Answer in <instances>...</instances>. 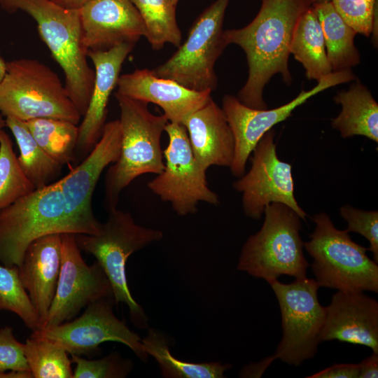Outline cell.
<instances>
[{
  "label": "cell",
  "instance_id": "cell-1",
  "mask_svg": "<svg viewBox=\"0 0 378 378\" xmlns=\"http://www.w3.org/2000/svg\"><path fill=\"white\" fill-rule=\"evenodd\" d=\"M312 4L311 0H261L260 8L249 24L224 31L226 43L240 46L247 59L248 76L237 97L241 103L252 108H267L263 90L276 74L291 84L288 57L293 30Z\"/></svg>",
  "mask_w": 378,
  "mask_h": 378
},
{
  "label": "cell",
  "instance_id": "cell-2",
  "mask_svg": "<svg viewBox=\"0 0 378 378\" xmlns=\"http://www.w3.org/2000/svg\"><path fill=\"white\" fill-rule=\"evenodd\" d=\"M101 224L73 207L59 180L36 188L0 210V264L18 267L29 245L44 235L95 234Z\"/></svg>",
  "mask_w": 378,
  "mask_h": 378
},
{
  "label": "cell",
  "instance_id": "cell-3",
  "mask_svg": "<svg viewBox=\"0 0 378 378\" xmlns=\"http://www.w3.org/2000/svg\"><path fill=\"white\" fill-rule=\"evenodd\" d=\"M9 13L21 10L37 24L40 37L62 68L69 97L83 117L94 82V70L88 62L83 44L80 10L64 8L50 0H0Z\"/></svg>",
  "mask_w": 378,
  "mask_h": 378
},
{
  "label": "cell",
  "instance_id": "cell-4",
  "mask_svg": "<svg viewBox=\"0 0 378 378\" xmlns=\"http://www.w3.org/2000/svg\"><path fill=\"white\" fill-rule=\"evenodd\" d=\"M120 110L121 146L119 158L107 171L105 203L108 210L117 207L120 192L135 178L146 174H159L164 167L161 136L169 122L153 114L148 104L115 94Z\"/></svg>",
  "mask_w": 378,
  "mask_h": 378
},
{
  "label": "cell",
  "instance_id": "cell-5",
  "mask_svg": "<svg viewBox=\"0 0 378 378\" xmlns=\"http://www.w3.org/2000/svg\"><path fill=\"white\" fill-rule=\"evenodd\" d=\"M163 236L161 230L137 224L130 212L117 207L108 210L107 220L101 224L97 234H75L80 251L94 255L104 270L115 302L127 305L132 322L141 329L148 328V318L130 293L126 264L132 254L160 241Z\"/></svg>",
  "mask_w": 378,
  "mask_h": 378
},
{
  "label": "cell",
  "instance_id": "cell-6",
  "mask_svg": "<svg viewBox=\"0 0 378 378\" xmlns=\"http://www.w3.org/2000/svg\"><path fill=\"white\" fill-rule=\"evenodd\" d=\"M264 214L260 230L244 243L237 269L268 283L281 275L306 277L309 263L300 234L302 218L279 202L267 205Z\"/></svg>",
  "mask_w": 378,
  "mask_h": 378
},
{
  "label": "cell",
  "instance_id": "cell-7",
  "mask_svg": "<svg viewBox=\"0 0 378 378\" xmlns=\"http://www.w3.org/2000/svg\"><path fill=\"white\" fill-rule=\"evenodd\" d=\"M0 113L24 122L48 118L77 125L82 118L58 75L36 59L6 62L0 83Z\"/></svg>",
  "mask_w": 378,
  "mask_h": 378
},
{
  "label": "cell",
  "instance_id": "cell-8",
  "mask_svg": "<svg viewBox=\"0 0 378 378\" xmlns=\"http://www.w3.org/2000/svg\"><path fill=\"white\" fill-rule=\"evenodd\" d=\"M316 224L304 248L312 258V268L321 287L342 291L378 292V265L368 248L355 241L345 230L336 228L323 212L315 214Z\"/></svg>",
  "mask_w": 378,
  "mask_h": 378
},
{
  "label": "cell",
  "instance_id": "cell-9",
  "mask_svg": "<svg viewBox=\"0 0 378 378\" xmlns=\"http://www.w3.org/2000/svg\"><path fill=\"white\" fill-rule=\"evenodd\" d=\"M230 1L216 0L206 8L192 24L185 42L152 72L189 89L214 90L218 85L214 65L227 46L223 24Z\"/></svg>",
  "mask_w": 378,
  "mask_h": 378
},
{
  "label": "cell",
  "instance_id": "cell-10",
  "mask_svg": "<svg viewBox=\"0 0 378 378\" xmlns=\"http://www.w3.org/2000/svg\"><path fill=\"white\" fill-rule=\"evenodd\" d=\"M279 302L283 336L272 356L300 366L317 352L326 308L318 300L319 286L307 276L291 284L277 279L269 282Z\"/></svg>",
  "mask_w": 378,
  "mask_h": 378
},
{
  "label": "cell",
  "instance_id": "cell-11",
  "mask_svg": "<svg viewBox=\"0 0 378 378\" xmlns=\"http://www.w3.org/2000/svg\"><path fill=\"white\" fill-rule=\"evenodd\" d=\"M164 132L169 137L168 146L163 151L164 167L148 183L150 190L169 203L181 216L195 214L200 202L218 204V195L209 188L206 170L194 157L186 127L169 122Z\"/></svg>",
  "mask_w": 378,
  "mask_h": 378
},
{
  "label": "cell",
  "instance_id": "cell-12",
  "mask_svg": "<svg viewBox=\"0 0 378 378\" xmlns=\"http://www.w3.org/2000/svg\"><path fill=\"white\" fill-rule=\"evenodd\" d=\"M355 78L351 69L332 71L322 77L312 89L302 90L292 101L272 109L252 108L241 103L233 95H225L222 109L234 139V158L230 167L231 173L239 178L246 172L248 159L262 136L276 124L290 117L295 108L328 88Z\"/></svg>",
  "mask_w": 378,
  "mask_h": 378
},
{
  "label": "cell",
  "instance_id": "cell-13",
  "mask_svg": "<svg viewBox=\"0 0 378 378\" xmlns=\"http://www.w3.org/2000/svg\"><path fill=\"white\" fill-rule=\"evenodd\" d=\"M274 136L271 129L262 136L252 152L250 169L233 183V188L242 193L243 210L248 218L260 219L267 205L279 202L305 220L307 214L294 196L292 165L278 158Z\"/></svg>",
  "mask_w": 378,
  "mask_h": 378
},
{
  "label": "cell",
  "instance_id": "cell-14",
  "mask_svg": "<svg viewBox=\"0 0 378 378\" xmlns=\"http://www.w3.org/2000/svg\"><path fill=\"white\" fill-rule=\"evenodd\" d=\"M114 302L113 295L102 298L88 304L79 317L33 332L55 341L71 355L95 356L100 351L101 344L117 342L146 361L148 356L143 349L141 339L115 315Z\"/></svg>",
  "mask_w": 378,
  "mask_h": 378
},
{
  "label": "cell",
  "instance_id": "cell-15",
  "mask_svg": "<svg viewBox=\"0 0 378 378\" xmlns=\"http://www.w3.org/2000/svg\"><path fill=\"white\" fill-rule=\"evenodd\" d=\"M62 262L55 296L39 329L72 320L90 303L113 295L110 281L96 261L88 265L81 255L74 234H61Z\"/></svg>",
  "mask_w": 378,
  "mask_h": 378
},
{
  "label": "cell",
  "instance_id": "cell-16",
  "mask_svg": "<svg viewBox=\"0 0 378 378\" xmlns=\"http://www.w3.org/2000/svg\"><path fill=\"white\" fill-rule=\"evenodd\" d=\"M83 44L88 50H107L146 36L143 19L130 0H88L80 9Z\"/></svg>",
  "mask_w": 378,
  "mask_h": 378
},
{
  "label": "cell",
  "instance_id": "cell-17",
  "mask_svg": "<svg viewBox=\"0 0 378 378\" xmlns=\"http://www.w3.org/2000/svg\"><path fill=\"white\" fill-rule=\"evenodd\" d=\"M117 93L159 106L170 122L183 125L211 98V91L186 88L174 80L155 76L151 70L136 69L120 76Z\"/></svg>",
  "mask_w": 378,
  "mask_h": 378
},
{
  "label": "cell",
  "instance_id": "cell-18",
  "mask_svg": "<svg viewBox=\"0 0 378 378\" xmlns=\"http://www.w3.org/2000/svg\"><path fill=\"white\" fill-rule=\"evenodd\" d=\"M319 342L337 340L378 353V302L363 293L338 290L326 307Z\"/></svg>",
  "mask_w": 378,
  "mask_h": 378
},
{
  "label": "cell",
  "instance_id": "cell-19",
  "mask_svg": "<svg viewBox=\"0 0 378 378\" xmlns=\"http://www.w3.org/2000/svg\"><path fill=\"white\" fill-rule=\"evenodd\" d=\"M134 43H124L107 50H88L94 66V82L87 110L78 127L76 148L90 152L99 140L106 124L107 105L117 86L124 61Z\"/></svg>",
  "mask_w": 378,
  "mask_h": 378
},
{
  "label": "cell",
  "instance_id": "cell-20",
  "mask_svg": "<svg viewBox=\"0 0 378 378\" xmlns=\"http://www.w3.org/2000/svg\"><path fill=\"white\" fill-rule=\"evenodd\" d=\"M61 262V235L50 234L29 245L18 267L20 281L38 315L40 328L55 296Z\"/></svg>",
  "mask_w": 378,
  "mask_h": 378
},
{
  "label": "cell",
  "instance_id": "cell-21",
  "mask_svg": "<svg viewBox=\"0 0 378 378\" xmlns=\"http://www.w3.org/2000/svg\"><path fill=\"white\" fill-rule=\"evenodd\" d=\"M184 126L194 157L202 168L230 167L234 136L222 108L212 97L188 118Z\"/></svg>",
  "mask_w": 378,
  "mask_h": 378
},
{
  "label": "cell",
  "instance_id": "cell-22",
  "mask_svg": "<svg viewBox=\"0 0 378 378\" xmlns=\"http://www.w3.org/2000/svg\"><path fill=\"white\" fill-rule=\"evenodd\" d=\"M333 100L342 110L331 125L342 138L360 135L378 143V104L365 85L356 80L348 90L340 91Z\"/></svg>",
  "mask_w": 378,
  "mask_h": 378
},
{
  "label": "cell",
  "instance_id": "cell-23",
  "mask_svg": "<svg viewBox=\"0 0 378 378\" xmlns=\"http://www.w3.org/2000/svg\"><path fill=\"white\" fill-rule=\"evenodd\" d=\"M290 54L302 64L309 80L318 81L332 72L321 26L312 4L302 14L295 24Z\"/></svg>",
  "mask_w": 378,
  "mask_h": 378
},
{
  "label": "cell",
  "instance_id": "cell-24",
  "mask_svg": "<svg viewBox=\"0 0 378 378\" xmlns=\"http://www.w3.org/2000/svg\"><path fill=\"white\" fill-rule=\"evenodd\" d=\"M312 6L321 26L332 71L351 69L360 60L354 45L356 31L343 20L330 1L314 3Z\"/></svg>",
  "mask_w": 378,
  "mask_h": 378
},
{
  "label": "cell",
  "instance_id": "cell-25",
  "mask_svg": "<svg viewBox=\"0 0 378 378\" xmlns=\"http://www.w3.org/2000/svg\"><path fill=\"white\" fill-rule=\"evenodd\" d=\"M143 349L158 363L161 374L166 378H223L232 368L229 363L217 362L190 363L174 357L166 338L158 331L149 328L141 340Z\"/></svg>",
  "mask_w": 378,
  "mask_h": 378
},
{
  "label": "cell",
  "instance_id": "cell-26",
  "mask_svg": "<svg viewBox=\"0 0 378 378\" xmlns=\"http://www.w3.org/2000/svg\"><path fill=\"white\" fill-rule=\"evenodd\" d=\"M5 122L19 148L18 160L20 167L34 188L52 183L62 165L52 159L37 144L25 122L10 117H6Z\"/></svg>",
  "mask_w": 378,
  "mask_h": 378
},
{
  "label": "cell",
  "instance_id": "cell-27",
  "mask_svg": "<svg viewBox=\"0 0 378 378\" xmlns=\"http://www.w3.org/2000/svg\"><path fill=\"white\" fill-rule=\"evenodd\" d=\"M25 123L35 141L52 159L61 165L71 162L78 143L77 125L48 118H34Z\"/></svg>",
  "mask_w": 378,
  "mask_h": 378
},
{
  "label": "cell",
  "instance_id": "cell-28",
  "mask_svg": "<svg viewBox=\"0 0 378 378\" xmlns=\"http://www.w3.org/2000/svg\"><path fill=\"white\" fill-rule=\"evenodd\" d=\"M144 22L146 38L153 50L165 43L178 47L181 32L176 17V8L171 0H130Z\"/></svg>",
  "mask_w": 378,
  "mask_h": 378
},
{
  "label": "cell",
  "instance_id": "cell-29",
  "mask_svg": "<svg viewBox=\"0 0 378 378\" xmlns=\"http://www.w3.org/2000/svg\"><path fill=\"white\" fill-rule=\"evenodd\" d=\"M24 345L33 378H73L71 360L59 344L32 332Z\"/></svg>",
  "mask_w": 378,
  "mask_h": 378
},
{
  "label": "cell",
  "instance_id": "cell-30",
  "mask_svg": "<svg viewBox=\"0 0 378 378\" xmlns=\"http://www.w3.org/2000/svg\"><path fill=\"white\" fill-rule=\"evenodd\" d=\"M34 186L27 178L13 149L9 136L0 131V210L29 194Z\"/></svg>",
  "mask_w": 378,
  "mask_h": 378
},
{
  "label": "cell",
  "instance_id": "cell-31",
  "mask_svg": "<svg viewBox=\"0 0 378 378\" xmlns=\"http://www.w3.org/2000/svg\"><path fill=\"white\" fill-rule=\"evenodd\" d=\"M17 314L33 331L40 328V321L29 297L23 287L18 267L0 264V311Z\"/></svg>",
  "mask_w": 378,
  "mask_h": 378
},
{
  "label": "cell",
  "instance_id": "cell-32",
  "mask_svg": "<svg viewBox=\"0 0 378 378\" xmlns=\"http://www.w3.org/2000/svg\"><path fill=\"white\" fill-rule=\"evenodd\" d=\"M71 363L76 366L73 378H124L131 372L133 363L118 352L96 360H88L71 355Z\"/></svg>",
  "mask_w": 378,
  "mask_h": 378
},
{
  "label": "cell",
  "instance_id": "cell-33",
  "mask_svg": "<svg viewBox=\"0 0 378 378\" xmlns=\"http://www.w3.org/2000/svg\"><path fill=\"white\" fill-rule=\"evenodd\" d=\"M335 10L356 33L372 34L377 0H330Z\"/></svg>",
  "mask_w": 378,
  "mask_h": 378
},
{
  "label": "cell",
  "instance_id": "cell-34",
  "mask_svg": "<svg viewBox=\"0 0 378 378\" xmlns=\"http://www.w3.org/2000/svg\"><path fill=\"white\" fill-rule=\"evenodd\" d=\"M341 216L347 223V232H357L368 239L373 260L378 263V211H364L349 204L340 207Z\"/></svg>",
  "mask_w": 378,
  "mask_h": 378
},
{
  "label": "cell",
  "instance_id": "cell-35",
  "mask_svg": "<svg viewBox=\"0 0 378 378\" xmlns=\"http://www.w3.org/2000/svg\"><path fill=\"white\" fill-rule=\"evenodd\" d=\"M6 372L31 373L24 345L15 338L13 329L8 326L0 328V373Z\"/></svg>",
  "mask_w": 378,
  "mask_h": 378
},
{
  "label": "cell",
  "instance_id": "cell-36",
  "mask_svg": "<svg viewBox=\"0 0 378 378\" xmlns=\"http://www.w3.org/2000/svg\"><path fill=\"white\" fill-rule=\"evenodd\" d=\"M360 366L358 364H335L307 378H358Z\"/></svg>",
  "mask_w": 378,
  "mask_h": 378
},
{
  "label": "cell",
  "instance_id": "cell-37",
  "mask_svg": "<svg viewBox=\"0 0 378 378\" xmlns=\"http://www.w3.org/2000/svg\"><path fill=\"white\" fill-rule=\"evenodd\" d=\"M359 378L378 377V353L373 352L360 363Z\"/></svg>",
  "mask_w": 378,
  "mask_h": 378
},
{
  "label": "cell",
  "instance_id": "cell-38",
  "mask_svg": "<svg viewBox=\"0 0 378 378\" xmlns=\"http://www.w3.org/2000/svg\"><path fill=\"white\" fill-rule=\"evenodd\" d=\"M57 5L71 10H80L88 0H50Z\"/></svg>",
  "mask_w": 378,
  "mask_h": 378
},
{
  "label": "cell",
  "instance_id": "cell-39",
  "mask_svg": "<svg viewBox=\"0 0 378 378\" xmlns=\"http://www.w3.org/2000/svg\"><path fill=\"white\" fill-rule=\"evenodd\" d=\"M0 378H33L30 372H6L0 373Z\"/></svg>",
  "mask_w": 378,
  "mask_h": 378
},
{
  "label": "cell",
  "instance_id": "cell-40",
  "mask_svg": "<svg viewBox=\"0 0 378 378\" xmlns=\"http://www.w3.org/2000/svg\"><path fill=\"white\" fill-rule=\"evenodd\" d=\"M6 62L0 57V83L6 74Z\"/></svg>",
  "mask_w": 378,
  "mask_h": 378
},
{
  "label": "cell",
  "instance_id": "cell-41",
  "mask_svg": "<svg viewBox=\"0 0 378 378\" xmlns=\"http://www.w3.org/2000/svg\"><path fill=\"white\" fill-rule=\"evenodd\" d=\"M3 117L4 116L0 113V131L6 126V122Z\"/></svg>",
  "mask_w": 378,
  "mask_h": 378
},
{
  "label": "cell",
  "instance_id": "cell-42",
  "mask_svg": "<svg viewBox=\"0 0 378 378\" xmlns=\"http://www.w3.org/2000/svg\"><path fill=\"white\" fill-rule=\"evenodd\" d=\"M330 0H311L312 4L329 1Z\"/></svg>",
  "mask_w": 378,
  "mask_h": 378
},
{
  "label": "cell",
  "instance_id": "cell-43",
  "mask_svg": "<svg viewBox=\"0 0 378 378\" xmlns=\"http://www.w3.org/2000/svg\"><path fill=\"white\" fill-rule=\"evenodd\" d=\"M172 3L174 5V6H177L179 0H171Z\"/></svg>",
  "mask_w": 378,
  "mask_h": 378
}]
</instances>
